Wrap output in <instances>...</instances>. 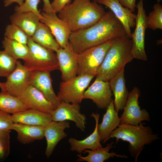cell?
<instances>
[{
    "instance_id": "obj_31",
    "label": "cell",
    "mask_w": 162,
    "mask_h": 162,
    "mask_svg": "<svg viewBox=\"0 0 162 162\" xmlns=\"http://www.w3.org/2000/svg\"><path fill=\"white\" fill-rule=\"evenodd\" d=\"M4 38L27 45L29 37L21 28L11 23L5 29Z\"/></svg>"
},
{
    "instance_id": "obj_19",
    "label": "cell",
    "mask_w": 162,
    "mask_h": 162,
    "mask_svg": "<svg viewBox=\"0 0 162 162\" xmlns=\"http://www.w3.org/2000/svg\"><path fill=\"white\" fill-rule=\"evenodd\" d=\"M91 116L95 121L94 130L92 133L85 138L78 140L73 137L68 140L71 151L76 152L81 154L85 150H95L103 147L100 142V136L98 132V127L99 124L100 115L99 113L92 112Z\"/></svg>"
},
{
    "instance_id": "obj_6",
    "label": "cell",
    "mask_w": 162,
    "mask_h": 162,
    "mask_svg": "<svg viewBox=\"0 0 162 162\" xmlns=\"http://www.w3.org/2000/svg\"><path fill=\"white\" fill-rule=\"evenodd\" d=\"M112 40L76 53L77 75H86L95 76Z\"/></svg>"
},
{
    "instance_id": "obj_25",
    "label": "cell",
    "mask_w": 162,
    "mask_h": 162,
    "mask_svg": "<svg viewBox=\"0 0 162 162\" xmlns=\"http://www.w3.org/2000/svg\"><path fill=\"white\" fill-rule=\"evenodd\" d=\"M113 142L108 144L104 147H102L95 150L86 149L82 152L87 154L86 156H82L81 154L77 155V161L87 162H104L111 158L116 157L118 158H127V156L118 154L115 152H110V149L113 148Z\"/></svg>"
},
{
    "instance_id": "obj_14",
    "label": "cell",
    "mask_w": 162,
    "mask_h": 162,
    "mask_svg": "<svg viewBox=\"0 0 162 162\" xmlns=\"http://www.w3.org/2000/svg\"><path fill=\"white\" fill-rule=\"evenodd\" d=\"M42 18L40 20L49 28L56 40L61 48L66 46L69 43L71 32L67 25L54 12L41 13Z\"/></svg>"
},
{
    "instance_id": "obj_17",
    "label": "cell",
    "mask_w": 162,
    "mask_h": 162,
    "mask_svg": "<svg viewBox=\"0 0 162 162\" xmlns=\"http://www.w3.org/2000/svg\"><path fill=\"white\" fill-rule=\"evenodd\" d=\"M97 2L109 8L123 26L126 36L131 39V28L136 24V15L123 6L118 0H100Z\"/></svg>"
},
{
    "instance_id": "obj_15",
    "label": "cell",
    "mask_w": 162,
    "mask_h": 162,
    "mask_svg": "<svg viewBox=\"0 0 162 162\" xmlns=\"http://www.w3.org/2000/svg\"><path fill=\"white\" fill-rule=\"evenodd\" d=\"M16 97L28 109L50 114L55 109L40 91L31 85Z\"/></svg>"
},
{
    "instance_id": "obj_10",
    "label": "cell",
    "mask_w": 162,
    "mask_h": 162,
    "mask_svg": "<svg viewBox=\"0 0 162 162\" xmlns=\"http://www.w3.org/2000/svg\"><path fill=\"white\" fill-rule=\"evenodd\" d=\"M79 104L61 101L51 114L52 121H72L76 126L84 131L86 128V117L80 111Z\"/></svg>"
},
{
    "instance_id": "obj_11",
    "label": "cell",
    "mask_w": 162,
    "mask_h": 162,
    "mask_svg": "<svg viewBox=\"0 0 162 162\" xmlns=\"http://www.w3.org/2000/svg\"><path fill=\"white\" fill-rule=\"evenodd\" d=\"M31 72L18 60L15 69L6 78V81L4 82L6 91L17 97L30 85Z\"/></svg>"
},
{
    "instance_id": "obj_13",
    "label": "cell",
    "mask_w": 162,
    "mask_h": 162,
    "mask_svg": "<svg viewBox=\"0 0 162 162\" xmlns=\"http://www.w3.org/2000/svg\"><path fill=\"white\" fill-rule=\"evenodd\" d=\"M112 95L109 81L96 78L85 91L83 98L92 100L99 108L106 109L112 100Z\"/></svg>"
},
{
    "instance_id": "obj_21",
    "label": "cell",
    "mask_w": 162,
    "mask_h": 162,
    "mask_svg": "<svg viewBox=\"0 0 162 162\" xmlns=\"http://www.w3.org/2000/svg\"><path fill=\"white\" fill-rule=\"evenodd\" d=\"M14 123L34 126H45L52 121L51 114L28 109L12 114Z\"/></svg>"
},
{
    "instance_id": "obj_30",
    "label": "cell",
    "mask_w": 162,
    "mask_h": 162,
    "mask_svg": "<svg viewBox=\"0 0 162 162\" xmlns=\"http://www.w3.org/2000/svg\"><path fill=\"white\" fill-rule=\"evenodd\" d=\"M17 60L4 50H0V77L7 78L15 69Z\"/></svg>"
},
{
    "instance_id": "obj_20",
    "label": "cell",
    "mask_w": 162,
    "mask_h": 162,
    "mask_svg": "<svg viewBox=\"0 0 162 162\" xmlns=\"http://www.w3.org/2000/svg\"><path fill=\"white\" fill-rule=\"evenodd\" d=\"M124 73V68L109 81L114 97L113 100L114 108L118 113L119 111L123 110L129 93L126 85Z\"/></svg>"
},
{
    "instance_id": "obj_1",
    "label": "cell",
    "mask_w": 162,
    "mask_h": 162,
    "mask_svg": "<svg viewBox=\"0 0 162 162\" xmlns=\"http://www.w3.org/2000/svg\"><path fill=\"white\" fill-rule=\"evenodd\" d=\"M124 28L111 11L97 22L70 34L69 42L76 53L116 38L126 36Z\"/></svg>"
},
{
    "instance_id": "obj_7",
    "label": "cell",
    "mask_w": 162,
    "mask_h": 162,
    "mask_svg": "<svg viewBox=\"0 0 162 162\" xmlns=\"http://www.w3.org/2000/svg\"><path fill=\"white\" fill-rule=\"evenodd\" d=\"M94 77L88 75H79L62 81L60 84L58 98L61 102L80 104L84 99L85 92Z\"/></svg>"
},
{
    "instance_id": "obj_3",
    "label": "cell",
    "mask_w": 162,
    "mask_h": 162,
    "mask_svg": "<svg viewBox=\"0 0 162 162\" xmlns=\"http://www.w3.org/2000/svg\"><path fill=\"white\" fill-rule=\"evenodd\" d=\"M131 39L126 35L112 40L95 76L104 81L110 80L134 59Z\"/></svg>"
},
{
    "instance_id": "obj_36",
    "label": "cell",
    "mask_w": 162,
    "mask_h": 162,
    "mask_svg": "<svg viewBox=\"0 0 162 162\" xmlns=\"http://www.w3.org/2000/svg\"><path fill=\"white\" fill-rule=\"evenodd\" d=\"M124 7L127 8L134 12L136 8V0H118Z\"/></svg>"
},
{
    "instance_id": "obj_28",
    "label": "cell",
    "mask_w": 162,
    "mask_h": 162,
    "mask_svg": "<svg viewBox=\"0 0 162 162\" xmlns=\"http://www.w3.org/2000/svg\"><path fill=\"white\" fill-rule=\"evenodd\" d=\"M2 44L4 50L16 60L20 59L24 61L28 58L29 51L27 45L6 38Z\"/></svg>"
},
{
    "instance_id": "obj_39",
    "label": "cell",
    "mask_w": 162,
    "mask_h": 162,
    "mask_svg": "<svg viewBox=\"0 0 162 162\" xmlns=\"http://www.w3.org/2000/svg\"><path fill=\"white\" fill-rule=\"evenodd\" d=\"M0 88L2 91H6L4 83L0 82Z\"/></svg>"
},
{
    "instance_id": "obj_32",
    "label": "cell",
    "mask_w": 162,
    "mask_h": 162,
    "mask_svg": "<svg viewBox=\"0 0 162 162\" xmlns=\"http://www.w3.org/2000/svg\"><path fill=\"white\" fill-rule=\"evenodd\" d=\"M11 130H0V162L4 161L10 154Z\"/></svg>"
},
{
    "instance_id": "obj_22",
    "label": "cell",
    "mask_w": 162,
    "mask_h": 162,
    "mask_svg": "<svg viewBox=\"0 0 162 162\" xmlns=\"http://www.w3.org/2000/svg\"><path fill=\"white\" fill-rule=\"evenodd\" d=\"M120 124L118 112L115 110L112 99L106 109L101 122L98 124V129L101 141L103 143L108 140L111 133Z\"/></svg>"
},
{
    "instance_id": "obj_2",
    "label": "cell",
    "mask_w": 162,
    "mask_h": 162,
    "mask_svg": "<svg viewBox=\"0 0 162 162\" xmlns=\"http://www.w3.org/2000/svg\"><path fill=\"white\" fill-rule=\"evenodd\" d=\"M103 7L90 0H74L58 13V17L71 32L88 28L98 21L106 14Z\"/></svg>"
},
{
    "instance_id": "obj_27",
    "label": "cell",
    "mask_w": 162,
    "mask_h": 162,
    "mask_svg": "<svg viewBox=\"0 0 162 162\" xmlns=\"http://www.w3.org/2000/svg\"><path fill=\"white\" fill-rule=\"evenodd\" d=\"M28 109L18 97L6 91L0 92V110L13 114Z\"/></svg>"
},
{
    "instance_id": "obj_37",
    "label": "cell",
    "mask_w": 162,
    "mask_h": 162,
    "mask_svg": "<svg viewBox=\"0 0 162 162\" xmlns=\"http://www.w3.org/2000/svg\"><path fill=\"white\" fill-rule=\"evenodd\" d=\"M44 4L43 10L45 13L54 12L51 6L50 0H43Z\"/></svg>"
},
{
    "instance_id": "obj_40",
    "label": "cell",
    "mask_w": 162,
    "mask_h": 162,
    "mask_svg": "<svg viewBox=\"0 0 162 162\" xmlns=\"http://www.w3.org/2000/svg\"><path fill=\"white\" fill-rule=\"evenodd\" d=\"M94 1L97 2L98 1L100 0H93Z\"/></svg>"
},
{
    "instance_id": "obj_4",
    "label": "cell",
    "mask_w": 162,
    "mask_h": 162,
    "mask_svg": "<svg viewBox=\"0 0 162 162\" xmlns=\"http://www.w3.org/2000/svg\"><path fill=\"white\" fill-rule=\"evenodd\" d=\"M111 138H115L116 143L119 140L128 142L129 151L135 162L137 161L144 146L158 138L150 127L145 126L142 123L137 125L120 124L111 133L108 140Z\"/></svg>"
},
{
    "instance_id": "obj_8",
    "label": "cell",
    "mask_w": 162,
    "mask_h": 162,
    "mask_svg": "<svg viewBox=\"0 0 162 162\" xmlns=\"http://www.w3.org/2000/svg\"><path fill=\"white\" fill-rule=\"evenodd\" d=\"M136 8L137 12L135 29L132 33L131 52L134 58L146 61L148 57L145 50V36L147 28L146 16L143 0H140Z\"/></svg>"
},
{
    "instance_id": "obj_12",
    "label": "cell",
    "mask_w": 162,
    "mask_h": 162,
    "mask_svg": "<svg viewBox=\"0 0 162 162\" xmlns=\"http://www.w3.org/2000/svg\"><path fill=\"white\" fill-rule=\"evenodd\" d=\"M55 52L62 81L76 76L78 71L76 53L69 42L66 46L60 47Z\"/></svg>"
},
{
    "instance_id": "obj_23",
    "label": "cell",
    "mask_w": 162,
    "mask_h": 162,
    "mask_svg": "<svg viewBox=\"0 0 162 162\" xmlns=\"http://www.w3.org/2000/svg\"><path fill=\"white\" fill-rule=\"evenodd\" d=\"M44 126L27 125L14 123L12 130L16 132L17 139L20 143L26 144L44 137Z\"/></svg>"
},
{
    "instance_id": "obj_29",
    "label": "cell",
    "mask_w": 162,
    "mask_h": 162,
    "mask_svg": "<svg viewBox=\"0 0 162 162\" xmlns=\"http://www.w3.org/2000/svg\"><path fill=\"white\" fill-rule=\"evenodd\" d=\"M147 28L155 30L162 29V6L159 3L155 4L153 10L146 16Z\"/></svg>"
},
{
    "instance_id": "obj_9",
    "label": "cell",
    "mask_w": 162,
    "mask_h": 162,
    "mask_svg": "<svg viewBox=\"0 0 162 162\" xmlns=\"http://www.w3.org/2000/svg\"><path fill=\"white\" fill-rule=\"evenodd\" d=\"M140 95V91L136 87L129 93L123 113L120 118V124L137 125L143 121L149 120L148 113L144 109H141L139 105Z\"/></svg>"
},
{
    "instance_id": "obj_35",
    "label": "cell",
    "mask_w": 162,
    "mask_h": 162,
    "mask_svg": "<svg viewBox=\"0 0 162 162\" xmlns=\"http://www.w3.org/2000/svg\"><path fill=\"white\" fill-rule=\"evenodd\" d=\"M71 2V0H53L51 5L53 12L56 14Z\"/></svg>"
},
{
    "instance_id": "obj_33",
    "label": "cell",
    "mask_w": 162,
    "mask_h": 162,
    "mask_svg": "<svg viewBox=\"0 0 162 162\" xmlns=\"http://www.w3.org/2000/svg\"><path fill=\"white\" fill-rule=\"evenodd\" d=\"M40 0H25L21 5H17L14 8L16 12H32L38 16L40 20L42 17L38 9V6Z\"/></svg>"
},
{
    "instance_id": "obj_34",
    "label": "cell",
    "mask_w": 162,
    "mask_h": 162,
    "mask_svg": "<svg viewBox=\"0 0 162 162\" xmlns=\"http://www.w3.org/2000/svg\"><path fill=\"white\" fill-rule=\"evenodd\" d=\"M14 123L10 114L0 110V130H11Z\"/></svg>"
},
{
    "instance_id": "obj_26",
    "label": "cell",
    "mask_w": 162,
    "mask_h": 162,
    "mask_svg": "<svg viewBox=\"0 0 162 162\" xmlns=\"http://www.w3.org/2000/svg\"><path fill=\"white\" fill-rule=\"evenodd\" d=\"M54 37L48 26L40 22L31 38L36 43L56 52L60 47Z\"/></svg>"
},
{
    "instance_id": "obj_24",
    "label": "cell",
    "mask_w": 162,
    "mask_h": 162,
    "mask_svg": "<svg viewBox=\"0 0 162 162\" xmlns=\"http://www.w3.org/2000/svg\"><path fill=\"white\" fill-rule=\"evenodd\" d=\"M11 23L18 26L29 37L33 35L40 22V18L32 12H16L10 17Z\"/></svg>"
},
{
    "instance_id": "obj_41",
    "label": "cell",
    "mask_w": 162,
    "mask_h": 162,
    "mask_svg": "<svg viewBox=\"0 0 162 162\" xmlns=\"http://www.w3.org/2000/svg\"><path fill=\"white\" fill-rule=\"evenodd\" d=\"M161 1V0H157V2L158 3H159Z\"/></svg>"
},
{
    "instance_id": "obj_18",
    "label": "cell",
    "mask_w": 162,
    "mask_h": 162,
    "mask_svg": "<svg viewBox=\"0 0 162 162\" xmlns=\"http://www.w3.org/2000/svg\"><path fill=\"white\" fill-rule=\"evenodd\" d=\"M30 83L40 91L55 108L61 103L53 89L50 73L32 71Z\"/></svg>"
},
{
    "instance_id": "obj_5",
    "label": "cell",
    "mask_w": 162,
    "mask_h": 162,
    "mask_svg": "<svg viewBox=\"0 0 162 162\" xmlns=\"http://www.w3.org/2000/svg\"><path fill=\"white\" fill-rule=\"evenodd\" d=\"M29 53L24 65L31 71L50 73L59 69L56 53L34 42L29 37L27 44Z\"/></svg>"
},
{
    "instance_id": "obj_38",
    "label": "cell",
    "mask_w": 162,
    "mask_h": 162,
    "mask_svg": "<svg viewBox=\"0 0 162 162\" xmlns=\"http://www.w3.org/2000/svg\"><path fill=\"white\" fill-rule=\"evenodd\" d=\"M24 2V0H4V5L5 7H7L14 2L17 3L18 5H21L23 4Z\"/></svg>"
},
{
    "instance_id": "obj_16",
    "label": "cell",
    "mask_w": 162,
    "mask_h": 162,
    "mask_svg": "<svg viewBox=\"0 0 162 162\" xmlns=\"http://www.w3.org/2000/svg\"><path fill=\"white\" fill-rule=\"evenodd\" d=\"M70 127V123L68 121H52L44 126V137L46 142L45 154L47 158L50 157L58 143L66 137L64 130Z\"/></svg>"
}]
</instances>
